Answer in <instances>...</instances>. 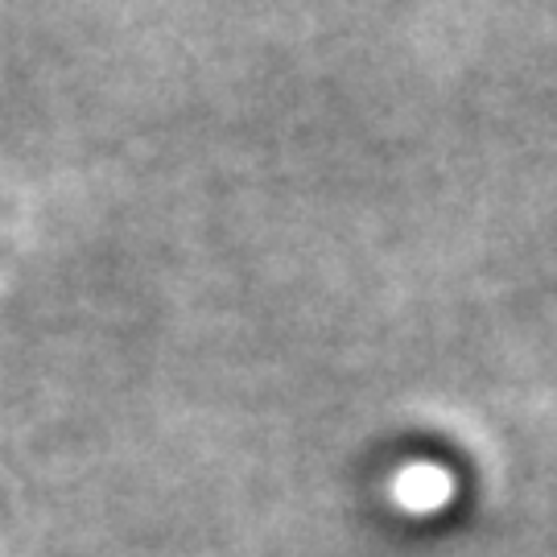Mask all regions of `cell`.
Instances as JSON below:
<instances>
[{
    "mask_svg": "<svg viewBox=\"0 0 557 557\" xmlns=\"http://www.w3.org/2000/svg\"><path fill=\"white\" fill-rule=\"evenodd\" d=\"M388 492H393V504H397L400 512L425 517V512L446 508V499L455 492V479L446 475L442 467H434V462H413V467L397 471Z\"/></svg>",
    "mask_w": 557,
    "mask_h": 557,
    "instance_id": "6da1fadb",
    "label": "cell"
}]
</instances>
